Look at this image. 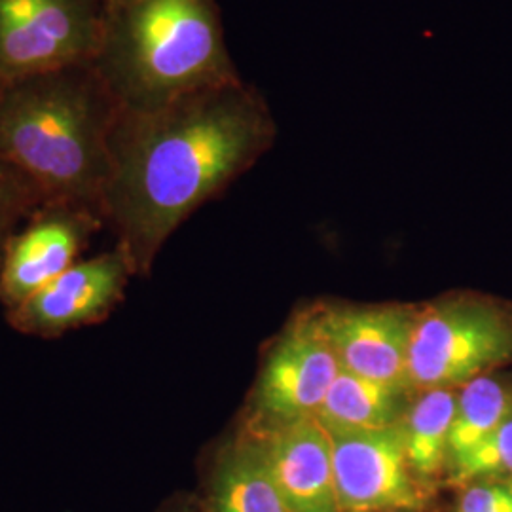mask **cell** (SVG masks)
<instances>
[{"label": "cell", "mask_w": 512, "mask_h": 512, "mask_svg": "<svg viewBox=\"0 0 512 512\" xmlns=\"http://www.w3.org/2000/svg\"><path fill=\"white\" fill-rule=\"evenodd\" d=\"M274 114L243 78L152 110H118L109 141L105 226L148 275L165 241L274 147Z\"/></svg>", "instance_id": "obj_1"}, {"label": "cell", "mask_w": 512, "mask_h": 512, "mask_svg": "<svg viewBox=\"0 0 512 512\" xmlns=\"http://www.w3.org/2000/svg\"><path fill=\"white\" fill-rule=\"evenodd\" d=\"M133 270L120 247L84 258L48 287L6 311L12 329L57 338L69 330L101 323L122 302Z\"/></svg>", "instance_id": "obj_9"}, {"label": "cell", "mask_w": 512, "mask_h": 512, "mask_svg": "<svg viewBox=\"0 0 512 512\" xmlns=\"http://www.w3.org/2000/svg\"><path fill=\"white\" fill-rule=\"evenodd\" d=\"M255 435L270 473L294 512H342L336 494L330 433L315 420L293 421Z\"/></svg>", "instance_id": "obj_11"}, {"label": "cell", "mask_w": 512, "mask_h": 512, "mask_svg": "<svg viewBox=\"0 0 512 512\" xmlns=\"http://www.w3.org/2000/svg\"><path fill=\"white\" fill-rule=\"evenodd\" d=\"M101 2H107V0H101Z\"/></svg>", "instance_id": "obj_21"}, {"label": "cell", "mask_w": 512, "mask_h": 512, "mask_svg": "<svg viewBox=\"0 0 512 512\" xmlns=\"http://www.w3.org/2000/svg\"><path fill=\"white\" fill-rule=\"evenodd\" d=\"M456 512H512V480H484L469 484Z\"/></svg>", "instance_id": "obj_18"}, {"label": "cell", "mask_w": 512, "mask_h": 512, "mask_svg": "<svg viewBox=\"0 0 512 512\" xmlns=\"http://www.w3.org/2000/svg\"><path fill=\"white\" fill-rule=\"evenodd\" d=\"M512 418V382L494 374L480 376L458 389L450 431L448 465L471 452L478 442Z\"/></svg>", "instance_id": "obj_15"}, {"label": "cell", "mask_w": 512, "mask_h": 512, "mask_svg": "<svg viewBox=\"0 0 512 512\" xmlns=\"http://www.w3.org/2000/svg\"><path fill=\"white\" fill-rule=\"evenodd\" d=\"M340 368L408 389V353L416 310L406 306H325L311 311Z\"/></svg>", "instance_id": "obj_10"}, {"label": "cell", "mask_w": 512, "mask_h": 512, "mask_svg": "<svg viewBox=\"0 0 512 512\" xmlns=\"http://www.w3.org/2000/svg\"><path fill=\"white\" fill-rule=\"evenodd\" d=\"M46 203L44 196L14 165L0 156V258L8 239Z\"/></svg>", "instance_id": "obj_17"}, {"label": "cell", "mask_w": 512, "mask_h": 512, "mask_svg": "<svg viewBox=\"0 0 512 512\" xmlns=\"http://www.w3.org/2000/svg\"><path fill=\"white\" fill-rule=\"evenodd\" d=\"M156 512H200V497L196 494L179 492L171 495Z\"/></svg>", "instance_id": "obj_19"}, {"label": "cell", "mask_w": 512, "mask_h": 512, "mask_svg": "<svg viewBox=\"0 0 512 512\" xmlns=\"http://www.w3.org/2000/svg\"><path fill=\"white\" fill-rule=\"evenodd\" d=\"M399 429L404 452L414 475L423 484L435 478L448 463V444L456 414L458 389H429L412 395Z\"/></svg>", "instance_id": "obj_14"}, {"label": "cell", "mask_w": 512, "mask_h": 512, "mask_svg": "<svg viewBox=\"0 0 512 512\" xmlns=\"http://www.w3.org/2000/svg\"><path fill=\"white\" fill-rule=\"evenodd\" d=\"M198 497L200 512H294L251 431L219 448Z\"/></svg>", "instance_id": "obj_12"}, {"label": "cell", "mask_w": 512, "mask_h": 512, "mask_svg": "<svg viewBox=\"0 0 512 512\" xmlns=\"http://www.w3.org/2000/svg\"><path fill=\"white\" fill-rule=\"evenodd\" d=\"M412 393L340 370L315 420L327 431H372L397 425Z\"/></svg>", "instance_id": "obj_13"}, {"label": "cell", "mask_w": 512, "mask_h": 512, "mask_svg": "<svg viewBox=\"0 0 512 512\" xmlns=\"http://www.w3.org/2000/svg\"><path fill=\"white\" fill-rule=\"evenodd\" d=\"M389 512H404V511H389Z\"/></svg>", "instance_id": "obj_20"}, {"label": "cell", "mask_w": 512, "mask_h": 512, "mask_svg": "<svg viewBox=\"0 0 512 512\" xmlns=\"http://www.w3.org/2000/svg\"><path fill=\"white\" fill-rule=\"evenodd\" d=\"M340 363L310 313L294 321L268 353L255 391L256 420L268 429L315 418Z\"/></svg>", "instance_id": "obj_8"}, {"label": "cell", "mask_w": 512, "mask_h": 512, "mask_svg": "<svg viewBox=\"0 0 512 512\" xmlns=\"http://www.w3.org/2000/svg\"><path fill=\"white\" fill-rule=\"evenodd\" d=\"M450 478L465 486L484 480H512V418L450 463Z\"/></svg>", "instance_id": "obj_16"}, {"label": "cell", "mask_w": 512, "mask_h": 512, "mask_svg": "<svg viewBox=\"0 0 512 512\" xmlns=\"http://www.w3.org/2000/svg\"><path fill=\"white\" fill-rule=\"evenodd\" d=\"M105 222L92 209L46 202L8 239L0 258V304L14 310L78 262Z\"/></svg>", "instance_id": "obj_6"}, {"label": "cell", "mask_w": 512, "mask_h": 512, "mask_svg": "<svg viewBox=\"0 0 512 512\" xmlns=\"http://www.w3.org/2000/svg\"><path fill=\"white\" fill-rule=\"evenodd\" d=\"M330 439L342 512H412L423 507L425 484L408 463L399 423L372 431H334Z\"/></svg>", "instance_id": "obj_7"}, {"label": "cell", "mask_w": 512, "mask_h": 512, "mask_svg": "<svg viewBox=\"0 0 512 512\" xmlns=\"http://www.w3.org/2000/svg\"><path fill=\"white\" fill-rule=\"evenodd\" d=\"M118 110L92 61L2 84L0 156L46 202L101 215Z\"/></svg>", "instance_id": "obj_2"}, {"label": "cell", "mask_w": 512, "mask_h": 512, "mask_svg": "<svg viewBox=\"0 0 512 512\" xmlns=\"http://www.w3.org/2000/svg\"><path fill=\"white\" fill-rule=\"evenodd\" d=\"M101 18V0H0V86L90 63Z\"/></svg>", "instance_id": "obj_5"}, {"label": "cell", "mask_w": 512, "mask_h": 512, "mask_svg": "<svg viewBox=\"0 0 512 512\" xmlns=\"http://www.w3.org/2000/svg\"><path fill=\"white\" fill-rule=\"evenodd\" d=\"M512 363V313L488 300L456 298L416 311L408 389H459Z\"/></svg>", "instance_id": "obj_4"}, {"label": "cell", "mask_w": 512, "mask_h": 512, "mask_svg": "<svg viewBox=\"0 0 512 512\" xmlns=\"http://www.w3.org/2000/svg\"><path fill=\"white\" fill-rule=\"evenodd\" d=\"M93 69L120 110H152L241 78L217 0H107Z\"/></svg>", "instance_id": "obj_3"}]
</instances>
